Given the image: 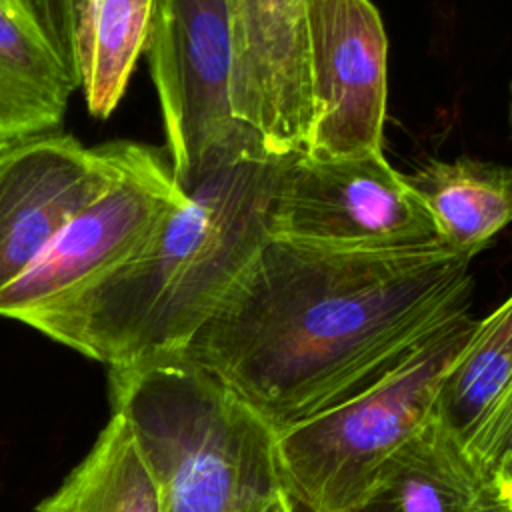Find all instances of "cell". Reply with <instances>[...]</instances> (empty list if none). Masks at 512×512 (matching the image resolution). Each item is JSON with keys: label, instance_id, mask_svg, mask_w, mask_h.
Masks as SVG:
<instances>
[{"label": "cell", "instance_id": "4fadbf2b", "mask_svg": "<svg viewBox=\"0 0 512 512\" xmlns=\"http://www.w3.org/2000/svg\"><path fill=\"white\" fill-rule=\"evenodd\" d=\"M64 36L88 112L106 120L146 48L154 0H64Z\"/></svg>", "mask_w": 512, "mask_h": 512}, {"label": "cell", "instance_id": "52a82bcc", "mask_svg": "<svg viewBox=\"0 0 512 512\" xmlns=\"http://www.w3.org/2000/svg\"><path fill=\"white\" fill-rule=\"evenodd\" d=\"M146 56L172 172L186 192L234 130L226 0H154Z\"/></svg>", "mask_w": 512, "mask_h": 512}, {"label": "cell", "instance_id": "3957f363", "mask_svg": "<svg viewBox=\"0 0 512 512\" xmlns=\"http://www.w3.org/2000/svg\"><path fill=\"white\" fill-rule=\"evenodd\" d=\"M108 368L164 512H264L288 494L278 432L212 372L182 354Z\"/></svg>", "mask_w": 512, "mask_h": 512}, {"label": "cell", "instance_id": "ffe728a7", "mask_svg": "<svg viewBox=\"0 0 512 512\" xmlns=\"http://www.w3.org/2000/svg\"><path fill=\"white\" fill-rule=\"evenodd\" d=\"M484 512H512V502L502 500V502L494 504L492 508H488V510H484Z\"/></svg>", "mask_w": 512, "mask_h": 512}, {"label": "cell", "instance_id": "5bb4252c", "mask_svg": "<svg viewBox=\"0 0 512 512\" xmlns=\"http://www.w3.org/2000/svg\"><path fill=\"white\" fill-rule=\"evenodd\" d=\"M430 212L442 242L472 260L512 222V166L468 156L432 160L402 174Z\"/></svg>", "mask_w": 512, "mask_h": 512}, {"label": "cell", "instance_id": "2e32d148", "mask_svg": "<svg viewBox=\"0 0 512 512\" xmlns=\"http://www.w3.org/2000/svg\"><path fill=\"white\" fill-rule=\"evenodd\" d=\"M512 378V296L478 326L446 374L438 420L464 444Z\"/></svg>", "mask_w": 512, "mask_h": 512}, {"label": "cell", "instance_id": "7402d4cb", "mask_svg": "<svg viewBox=\"0 0 512 512\" xmlns=\"http://www.w3.org/2000/svg\"><path fill=\"white\" fill-rule=\"evenodd\" d=\"M508 502H512V496H510V500H508Z\"/></svg>", "mask_w": 512, "mask_h": 512}, {"label": "cell", "instance_id": "7a4b0ae2", "mask_svg": "<svg viewBox=\"0 0 512 512\" xmlns=\"http://www.w3.org/2000/svg\"><path fill=\"white\" fill-rule=\"evenodd\" d=\"M288 156L238 120L140 252L20 322L108 366L180 354L266 244Z\"/></svg>", "mask_w": 512, "mask_h": 512}, {"label": "cell", "instance_id": "603a6c76", "mask_svg": "<svg viewBox=\"0 0 512 512\" xmlns=\"http://www.w3.org/2000/svg\"><path fill=\"white\" fill-rule=\"evenodd\" d=\"M86 2H88V0H86Z\"/></svg>", "mask_w": 512, "mask_h": 512}, {"label": "cell", "instance_id": "9a60e30c", "mask_svg": "<svg viewBox=\"0 0 512 512\" xmlns=\"http://www.w3.org/2000/svg\"><path fill=\"white\" fill-rule=\"evenodd\" d=\"M36 512H164L156 478L120 412H112L86 458Z\"/></svg>", "mask_w": 512, "mask_h": 512}, {"label": "cell", "instance_id": "ac0fdd59", "mask_svg": "<svg viewBox=\"0 0 512 512\" xmlns=\"http://www.w3.org/2000/svg\"><path fill=\"white\" fill-rule=\"evenodd\" d=\"M300 512V510H298ZM354 512H396L394 504L388 500L386 494H378L374 500H370L368 504L356 508Z\"/></svg>", "mask_w": 512, "mask_h": 512}, {"label": "cell", "instance_id": "7c38bea8", "mask_svg": "<svg viewBox=\"0 0 512 512\" xmlns=\"http://www.w3.org/2000/svg\"><path fill=\"white\" fill-rule=\"evenodd\" d=\"M380 494L396 512H484L506 500L436 414L388 458Z\"/></svg>", "mask_w": 512, "mask_h": 512}, {"label": "cell", "instance_id": "d6986e66", "mask_svg": "<svg viewBox=\"0 0 512 512\" xmlns=\"http://www.w3.org/2000/svg\"><path fill=\"white\" fill-rule=\"evenodd\" d=\"M264 512H298V508H296V504L292 502V498L288 494H282Z\"/></svg>", "mask_w": 512, "mask_h": 512}, {"label": "cell", "instance_id": "30bf717a", "mask_svg": "<svg viewBox=\"0 0 512 512\" xmlns=\"http://www.w3.org/2000/svg\"><path fill=\"white\" fill-rule=\"evenodd\" d=\"M114 142L48 132L0 150V292L18 280L108 182Z\"/></svg>", "mask_w": 512, "mask_h": 512}, {"label": "cell", "instance_id": "5b68a950", "mask_svg": "<svg viewBox=\"0 0 512 512\" xmlns=\"http://www.w3.org/2000/svg\"><path fill=\"white\" fill-rule=\"evenodd\" d=\"M270 240L330 252H390L444 244L438 228L382 152L316 160L286 158L274 188Z\"/></svg>", "mask_w": 512, "mask_h": 512}, {"label": "cell", "instance_id": "277c9868", "mask_svg": "<svg viewBox=\"0 0 512 512\" xmlns=\"http://www.w3.org/2000/svg\"><path fill=\"white\" fill-rule=\"evenodd\" d=\"M478 320L462 312L350 398L278 430L284 486L300 512H354L380 494L388 458L434 414Z\"/></svg>", "mask_w": 512, "mask_h": 512}, {"label": "cell", "instance_id": "44dd1931", "mask_svg": "<svg viewBox=\"0 0 512 512\" xmlns=\"http://www.w3.org/2000/svg\"><path fill=\"white\" fill-rule=\"evenodd\" d=\"M510 118H512V106H510Z\"/></svg>", "mask_w": 512, "mask_h": 512}, {"label": "cell", "instance_id": "9c48e42d", "mask_svg": "<svg viewBox=\"0 0 512 512\" xmlns=\"http://www.w3.org/2000/svg\"><path fill=\"white\" fill-rule=\"evenodd\" d=\"M236 120L272 154L304 152L312 124L310 0H226Z\"/></svg>", "mask_w": 512, "mask_h": 512}, {"label": "cell", "instance_id": "8992f818", "mask_svg": "<svg viewBox=\"0 0 512 512\" xmlns=\"http://www.w3.org/2000/svg\"><path fill=\"white\" fill-rule=\"evenodd\" d=\"M104 188L64 226L42 256L0 292V316L22 320L122 266L186 202L166 152L114 140Z\"/></svg>", "mask_w": 512, "mask_h": 512}, {"label": "cell", "instance_id": "8fae6325", "mask_svg": "<svg viewBox=\"0 0 512 512\" xmlns=\"http://www.w3.org/2000/svg\"><path fill=\"white\" fill-rule=\"evenodd\" d=\"M78 88L46 0H0V150L56 132Z\"/></svg>", "mask_w": 512, "mask_h": 512}, {"label": "cell", "instance_id": "ba28073f", "mask_svg": "<svg viewBox=\"0 0 512 512\" xmlns=\"http://www.w3.org/2000/svg\"><path fill=\"white\" fill-rule=\"evenodd\" d=\"M312 124L316 160L382 152L388 38L370 0H310Z\"/></svg>", "mask_w": 512, "mask_h": 512}, {"label": "cell", "instance_id": "e0dca14e", "mask_svg": "<svg viewBox=\"0 0 512 512\" xmlns=\"http://www.w3.org/2000/svg\"><path fill=\"white\" fill-rule=\"evenodd\" d=\"M466 450L496 482L502 496H512V378L490 406L470 440Z\"/></svg>", "mask_w": 512, "mask_h": 512}, {"label": "cell", "instance_id": "6da1fadb", "mask_svg": "<svg viewBox=\"0 0 512 512\" xmlns=\"http://www.w3.org/2000/svg\"><path fill=\"white\" fill-rule=\"evenodd\" d=\"M470 262L446 244L330 252L268 238L180 354L278 432L370 386L468 312Z\"/></svg>", "mask_w": 512, "mask_h": 512}]
</instances>
